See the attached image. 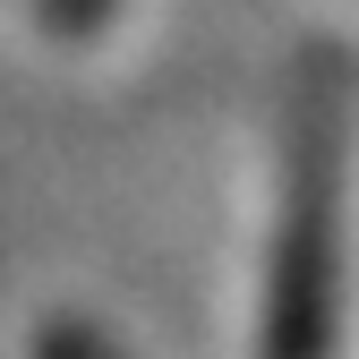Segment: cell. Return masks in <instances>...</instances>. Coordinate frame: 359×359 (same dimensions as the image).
<instances>
[{
	"instance_id": "1",
	"label": "cell",
	"mask_w": 359,
	"mask_h": 359,
	"mask_svg": "<svg viewBox=\"0 0 359 359\" xmlns=\"http://www.w3.org/2000/svg\"><path fill=\"white\" fill-rule=\"evenodd\" d=\"M342 189H351V128H342L334 86L308 77L291 103V137H283V205H274V248H265L257 359H334Z\"/></svg>"
},
{
	"instance_id": "2",
	"label": "cell",
	"mask_w": 359,
	"mask_h": 359,
	"mask_svg": "<svg viewBox=\"0 0 359 359\" xmlns=\"http://www.w3.org/2000/svg\"><path fill=\"white\" fill-rule=\"evenodd\" d=\"M34 359H128L111 334H95V325H77V317H60V325H43L34 334Z\"/></svg>"
}]
</instances>
